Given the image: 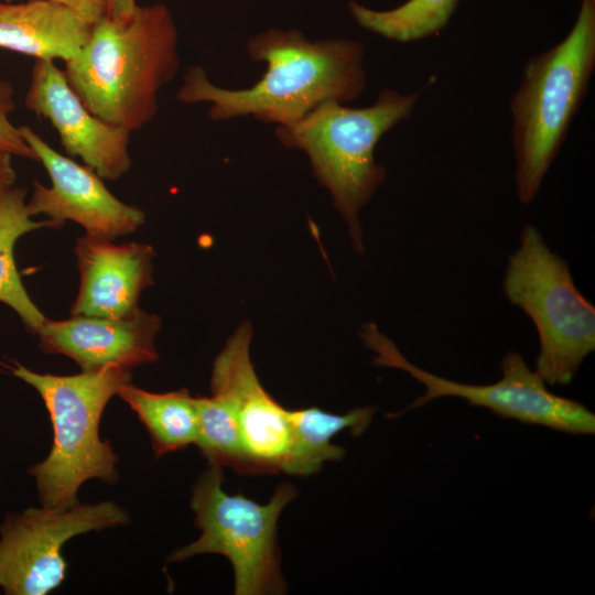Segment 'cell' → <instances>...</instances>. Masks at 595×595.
I'll return each instance as SVG.
<instances>
[{
  "label": "cell",
  "mask_w": 595,
  "mask_h": 595,
  "mask_svg": "<svg viewBox=\"0 0 595 595\" xmlns=\"http://www.w3.org/2000/svg\"><path fill=\"white\" fill-rule=\"evenodd\" d=\"M247 53L251 61L266 64L252 86H217L194 65L184 73L176 99L209 104L208 117L215 121L251 116L279 127L326 102L346 105L366 89L365 47L357 40H311L298 30L269 29L249 39Z\"/></svg>",
  "instance_id": "cell-1"
},
{
  "label": "cell",
  "mask_w": 595,
  "mask_h": 595,
  "mask_svg": "<svg viewBox=\"0 0 595 595\" xmlns=\"http://www.w3.org/2000/svg\"><path fill=\"white\" fill-rule=\"evenodd\" d=\"M178 34L163 3L137 6L123 21L107 15L91 25L64 74L96 116L131 132L159 111V93L178 69Z\"/></svg>",
  "instance_id": "cell-2"
},
{
  "label": "cell",
  "mask_w": 595,
  "mask_h": 595,
  "mask_svg": "<svg viewBox=\"0 0 595 595\" xmlns=\"http://www.w3.org/2000/svg\"><path fill=\"white\" fill-rule=\"evenodd\" d=\"M594 69L595 0H581L567 34L527 60L510 100L516 192L522 204L537 197L586 96Z\"/></svg>",
  "instance_id": "cell-3"
},
{
  "label": "cell",
  "mask_w": 595,
  "mask_h": 595,
  "mask_svg": "<svg viewBox=\"0 0 595 595\" xmlns=\"http://www.w3.org/2000/svg\"><path fill=\"white\" fill-rule=\"evenodd\" d=\"M425 88L408 94L385 88L370 106L361 108L326 102L301 120L275 129L282 145L306 153L315 177L329 191L359 252V213L386 177L385 167L375 159L376 145L413 115Z\"/></svg>",
  "instance_id": "cell-4"
},
{
  "label": "cell",
  "mask_w": 595,
  "mask_h": 595,
  "mask_svg": "<svg viewBox=\"0 0 595 595\" xmlns=\"http://www.w3.org/2000/svg\"><path fill=\"white\" fill-rule=\"evenodd\" d=\"M6 367L39 392L51 418V451L29 470L41 505L57 509L75 506L80 486L89 479L116 484L119 457L111 444L101 440L99 424L108 401L121 385L131 381V370L109 366L58 376L35 372L17 361Z\"/></svg>",
  "instance_id": "cell-5"
},
{
  "label": "cell",
  "mask_w": 595,
  "mask_h": 595,
  "mask_svg": "<svg viewBox=\"0 0 595 595\" xmlns=\"http://www.w3.org/2000/svg\"><path fill=\"white\" fill-rule=\"evenodd\" d=\"M502 288L537 328V374L548 385H569L595 349V307L576 288L569 263L531 224L522 228L520 245L509 257Z\"/></svg>",
  "instance_id": "cell-6"
},
{
  "label": "cell",
  "mask_w": 595,
  "mask_h": 595,
  "mask_svg": "<svg viewBox=\"0 0 595 595\" xmlns=\"http://www.w3.org/2000/svg\"><path fill=\"white\" fill-rule=\"evenodd\" d=\"M223 468L208 465L192 487L191 507L201 536L176 549L167 562H181L199 554H220L234 569L236 595L283 594L278 519L295 499L296 488L279 485L271 499L261 505L223 489Z\"/></svg>",
  "instance_id": "cell-7"
},
{
  "label": "cell",
  "mask_w": 595,
  "mask_h": 595,
  "mask_svg": "<svg viewBox=\"0 0 595 595\" xmlns=\"http://www.w3.org/2000/svg\"><path fill=\"white\" fill-rule=\"evenodd\" d=\"M365 345L376 355L374 364L408 372L425 391L399 414L444 397L466 400L470 405L489 409L502 418L537 424L572 434H593L595 415L582 403L556 396L531 370L522 356L509 351L500 363L502 376L489 385H468L431 374L410 363L396 344L372 323L360 333Z\"/></svg>",
  "instance_id": "cell-8"
},
{
  "label": "cell",
  "mask_w": 595,
  "mask_h": 595,
  "mask_svg": "<svg viewBox=\"0 0 595 595\" xmlns=\"http://www.w3.org/2000/svg\"><path fill=\"white\" fill-rule=\"evenodd\" d=\"M128 522L127 511L112 501L9 515L0 526V587L8 595L51 593L66 577L62 548L68 540Z\"/></svg>",
  "instance_id": "cell-9"
},
{
  "label": "cell",
  "mask_w": 595,
  "mask_h": 595,
  "mask_svg": "<svg viewBox=\"0 0 595 595\" xmlns=\"http://www.w3.org/2000/svg\"><path fill=\"white\" fill-rule=\"evenodd\" d=\"M252 328L241 324L216 357L212 394L235 413L251 475L285 473L293 446L290 410L259 381L250 359Z\"/></svg>",
  "instance_id": "cell-10"
},
{
  "label": "cell",
  "mask_w": 595,
  "mask_h": 595,
  "mask_svg": "<svg viewBox=\"0 0 595 595\" xmlns=\"http://www.w3.org/2000/svg\"><path fill=\"white\" fill-rule=\"evenodd\" d=\"M20 130L51 180L50 186L33 183L26 201L32 217L43 215L61 224L72 220L86 234L111 240L143 225L144 213L117 198L93 169L57 152L29 126Z\"/></svg>",
  "instance_id": "cell-11"
},
{
  "label": "cell",
  "mask_w": 595,
  "mask_h": 595,
  "mask_svg": "<svg viewBox=\"0 0 595 595\" xmlns=\"http://www.w3.org/2000/svg\"><path fill=\"white\" fill-rule=\"evenodd\" d=\"M24 105L52 125L68 156L79 158L102 180L117 181L130 170L132 132L93 113L54 61L35 60Z\"/></svg>",
  "instance_id": "cell-12"
},
{
  "label": "cell",
  "mask_w": 595,
  "mask_h": 595,
  "mask_svg": "<svg viewBox=\"0 0 595 595\" xmlns=\"http://www.w3.org/2000/svg\"><path fill=\"white\" fill-rule=\"evenodd\" d=\"M160 328V317L140 309L123 318L89 315H72L61 321L46 318L36 335L42 351L64 355L82 371L109 366L131 370L158 360L154 340Z\"/></svg>",
  "instance_id": "cell-13"
},
{
  "label": "cell",
  "mask_w": 595,
  "mask_h": 595,
  "mask_svg": "<svg viewBox=\"0 0 595 595\" xmlns=\"http://www.w3.org/2000/svg\"><path fill=\"white\" fill-rule=\"evenodd\" d=\"M80 282L72 315L123 318L139 310L142 292L153 284L154 249L85 234L74 247Z\"/></svg>",
  "instance_id": "cell-14"
},
{
  "label": "cell",
  "mask_w": 595,
  "mask_h": 595,
  "mask_svg": "<svg viewBox=\"0 0 595 595\" xmlns=\"http://www.w3.org/2000/svg\"><path fill=\"white\" fill-rule=\"evenodd\" d=\"M90 29L78 14L54 1L0 2L1 50L65 63L83 48Z\"/></svg>",
  "instance_id": "cell-15"
},
{
  "label": "cell",
  "mask_w": 595,
  "mask_h": 595,
  "mask_svg": "<svg viewBox=\"0 0 595 595\" xmlns=\"http://www.w3.org/2000/svg\"><path fill=\"white\" fill-rule=\"evenodd\" d=\"M376 408L360 407L345 414H335L310 407L290 410L293 446L285 474L305 477L317 473L329 461H339L345 450L332 443L333 437L349 430L353 435L364 433Z\"/></svg>",
  "instance_id": "cell-16"
},
{
  "label": "cell",
  "mask_w": 595,
  "mask_h": 595,
  "mask_svg": "<svg viewBox=\"0 0 595 595\" xmlns=\"http://www.w3.org/2000/svg\"><path fill=\"white\" fill-rule=\"evenodd\" d=\"M117 396L149 432L156 458L195 444L197 410L194 397L186 389L150 392L129 381L119 387Z\"/></svg>",
  "instance_id": "cell-17"
},
{
  "label": "cell",
  "mask_w": 595,
  "mask_h": 595,
  "mask_svg": "<svg viewBox=\"0 0 595 595\" xmlns=\"http://www.w3.org/2000/svg\"><path fill=\"white\" fill-rule=\"evenodd\" d=\"M63 224L35 220L26 207V190L12 187L0 197V302L10 306L33 334L46 317L28 294L14 260V247L23 235L41 229L56 228Z\"/></svg>",
  "instance_id": "cell-18"
},
{
  "label": "cell",
  "mask_w": 595,
  "mask_h": 595,
  "mask_svg": "<svg viewBox=\"0 0 595 595\" xmlns=\"http://www.w3.org/2000/svg\"><path fill=\"white\" fill-rule=\"evenodd\" d=\"M459 0H408L390 10H372L349 2L354 20L365 30L398 43L428 39L442 31Z\"/></svg>",
  "instance_id": "cell-19"
},
{
  "label": "cell",
  "mask_w": 595,
  "mask_h": 595,
  "mask_svg": "<svg viewBox=\"0 0 595 595\" xmlns=\"http://www.w3.org/2000/svg\"><path fill=\"white\" fill-rule=\"evenodd\" d=\"M194 399L197 410L195 445L208 465L230 467L240 475H251L239 424L231 408L214 394Z\"/></svg>",
  "instance_id": "cell-20"
},
{
  "label": "cell",
  "mask_w": 595,
  "mask_h": 595,
  "mask_svg": "<svg viewBox=\"0 0 595 595\" xmlns=\"http://www.w3.org/2000/svg\"><path fill=\"white\" fill-rule=\"evenodd\" d=\"M15 109L14 87L9 80H0V150L28 160L37 161L36 154L24 140L20 127L11 121Z\"/></svg>",
  "instance_id": "cell-21"
},
{
  "label": "cell",
  "mask_w": 595,
  "mask_h": 595,
  "mask_svg": "<svg viewBox=\"0 0 595 595\" xmlns=\"http://www.w3.org/2000/svg\"><path fill=\"white\" fill-rule=\"evenodd\" d=\"M12 1V0H4ZM67 7L93 25L107 15V0H50Z\"/></svg>",
  "instance_id": "cell-22"
},
{
  "label": "cell",
  "mask_w": 595,
  "mask_h": 595,
  "mask_svg": "<svg viewBox=\"0 0 595 595\" xmlns=\"http://www.w3.org/2000/svg\"><path fill=\"white\" fill-rule=\"evenodd\" d=\"M10 153L0 150V197L14 186L17 174Z\"/></svg>",
  "instance_id": "cell-23"
},
{
  "label": "cell",
  "mask_w": 595,
  "mask_h": 595,
  "mask_svg": "<svg viewBox=\"0 0 595 595\" xmlns=\"http://www.w3.org/2000/svg\"><path fill=\"white\" fill-rule=\"evenodd\" d=\"M137 6L136 0H107V17L117 21L127 20Z\"/></svg>",
  "instance_id": "cell-24"
}]
</instances>
